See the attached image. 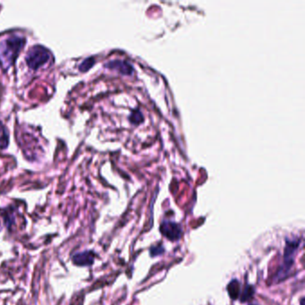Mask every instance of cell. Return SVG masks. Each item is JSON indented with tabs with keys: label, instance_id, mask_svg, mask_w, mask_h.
<instances>
[{
	"label": "cell",
	"instance_id": "7",
	"mask_svg": "<svg viewBox=\"0 0 305 305\" xmlns=\"http://www.w3.org/2000/svg\"><path fill=\"white\" fill-rule=\"evenodd\" d=\"M95 64V59L92 58V57H90V58H88V59H86L81 64V66H80V70H81V72H86V71H88L89 69L92 68L93 67V65Z\"/></svg>",
	"mask_w": 305,
	"mask_h": 305
},
{
	"label": "cell",
	"instance_id": "2",
	"mask_svg": "<svg viewBox=\"0 0 305 305\" xmlns=\"http://www.w3.org/2000/svg\"><path fill=\"white\" fill-rule=\"evenodd\" d=\"M50 59V53L42 46H34L31 50L28 51L26 55V63L28 67L32 68V70H37L45 65Z\"/></svg>",
	"mask_w": 305,
	"mask_h": 305
},
{
	"label": "cell",
	"instance_id": "1",
	"mask_svg": "<svg viewBox=\"0 0 305 305\" xmlns=\"http://www.w3.org/2000/svg\"><path fill=\"white\" fill-rule=\"evenodd\" d=\"M24 39L22 37H10L1 44L0 56L6 65H13L21 49L24 46Z\"/></svg>",
	"mask_w": 305,
	"mask_h": 305
},
{
	"label": "cell",
	"instance_id": "6",
	"mask_svg": "<svg viewBox=\"0 0 305 305\" xmlns=\"http://www.w3.org/2000/svg\"><path fill=\"white\" fill-rule=\"evenodd\" d=\"M129 118H130V121L133 124H135V125H138L140 123L144 121V116H143V114L139 110L133 111Z\"/></svg>",
	"mask_w": 305,
	"mask_h": 305
},
{
	"label": "cell",
	"instance_id": "3",
	"mask_svg": "<svg viewBox=\"0 0 305 305\" xmlns=\"http://www.w3.org/2000/svg\"><path fill=\"white\" fill-rule=\"evenodd\" d=\"M160 231L166 238L170 239L171 241H175L179 239L182 233V229L180 228L179 225L170 221L163 222L160 227Z\"/></svg>",
	"mask_w": 305,
	"mask_h": 305
},
{
	"label": "cell",
	"instance_id": "4",
	"mask_svg": "<svg viewBox=\"0 0 305 305\" xmlns=\"http://www.w3.org/2000/svg\"><path fill=\"white\" fill-rule=\"evenodd\" d=\"M105 67L112 70H117V72L125 76H129L134 72V68L128 62L124 60H112L106 64Z\"/></svg>",
	"mask_w": 305,
	"mask_h": 305
},
{
	"label": "cell",
	"instance_id": "5",
	"mask_svg": "<svg viewBox=\"0 0 305 305\" xmlns=\"http://www.w3.org/2000/svg\"><path fill=\"white\" fill-rule=\"evenodd\" d=\"M94 252L91 251H85L77 253L73 257V262L77 266H90L94 262Z\"/></svg>",
	"mask_w": 305,
	"mask_h": 305
}]
</instances>
